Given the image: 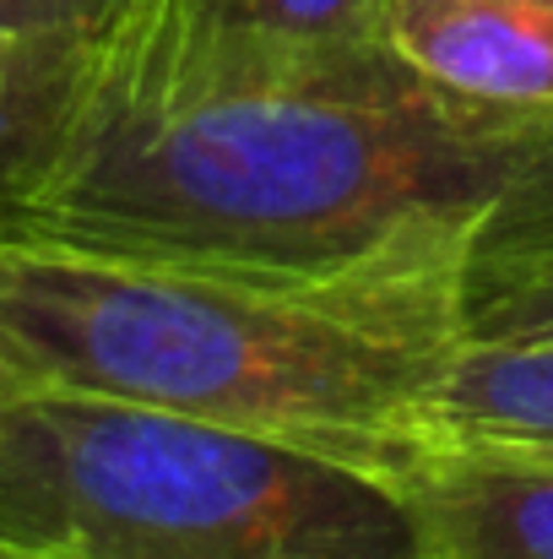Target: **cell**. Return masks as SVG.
Instances as JSON below:
<instances>
[{
  "mask_svg": "<svg viewBox=\"0 0 553 559\" xmlns=\"http://www.w3.org/2000/svg\"><path fill=\"white\" fill-rule=\"evenodd\" d=\"M467 337L553 343V250L494 261L467 283Z\"/></svg>",
  "mask_w": 553,
  "mask_h": 559,
  "instance_id": "cell-9",
  "label": "cell"
},
{
  "mask_svg": "<svg viewBox=\"0 0 553 559\" xmlns=\"http://www.w3.org/2000/svg\"><path fill=\"white\" fill-rule=\"evenodd\" d=\"M11 385H16V380H11V374H5V365H0V396H5Z\"/></svg>",
  "mask_w": 553,
  "mask_h": 559,
  "instance_id": "cell-11",
  "label": "cell"
},
{
  "mask_svg": "<svg viewBox=\"0 0 553 559\" xmlns=\"http://www.w3.org/2000/svg\"><path fill=\"white\" fill-rule=\"evenodd\" d=\"M440 559H553V451L412 440L380 467Z\"/></svg>",
  "mask_w": 553,
  "mask_h": 559,
  "instance_id": "cell-5",
  "label": "cell"
},
{
  "mask_svg": "<svg viewBox=\"0 0 553 559\" xmlns=\"http://www.w3.org/2000/svg\"><path fill=\"white\" fill-rule=\"evenodd\" d=\"M131 0H0V38H44V33H109Z\"/></svg>",
  "mask_w": 553,
  "mask_h": 559,
  "instance_id": "cell-10",
  "label": "cell"
},
{
  "mask_svg": "<svg viewBox=\"0 0 553 559\" xmlns=\"http://www.w3.org/2000/svg\"><path fill=\"white\" fill-rule=\"evenodd\" d=\"M0 559H33V555H16V549H0Z\"/></svg>",
  "mask_w": 553,
  "mask_h": 559,
  "instance_id": "cell-12",
  "label": "cell"
},
{
  "mask_svg": "<svg viewBox=\"0 0 553 559\" xmlns=\"http://www.w3.org/2000/svg\"><path fill=\"white\" fill-rule=\"evenodd\" d=\"M385 38L450 93L553 115V0H385Z\"/></svg>",
  "mask_w": 553,
  "mask_h": 559,
  "instance_id": "cell-6",
  "label": "cell"
},
{
  "mask_svg": "<svg viewBox=\"0 0 553 559\" xmlns=\"http://www.w3.org/2000/svg\"><path fill=\"white\" fill-rule=\"evenodd\" d=\"M11 239L282 277H472L553 250V115L450 93L390 38L195 109L82 104Z\"/></svg>",
  "mask_w": 553,
  "mask_h": 559,
  "instance_id": "cell-1",
  "label": "cell"
},
{
  "mask_svg": "<svg viewBox=\"0 0 553 559\" xmlns=\"http://www.w3.org/2000/svg\"><path fill=\"white\" fill-rule=\"evenodd\" d=\"M467 283L282 277L0 245V365L16 385L120 396L277 435L359 467L412 445L467 337Z\"/></svg>",
  "mask_w": 553,
  "mask_h": 559,
  "instance_id": "cell-2",
  "label": "cell"
},
{
  "mask_svg": "<svg viewBox=\"0 0 553 559\" xmlns=\"http://www.w3.org/2000/svg\"><path fill=\"white\" fill-rule=\"evenodd\" d=\"M412 440L553 451V343L461 337L418 402Z\"/></svg>",
  "mask_w": 553,
  "mask_h": 559,
  "instance_id": "cell-8",
  "label": "cell"
},
{
  "mask_svg": "<svg viewBox=\"0 0 553 559\" xmlns=\"http://www.w3.org/2000/svg\"><path fill=\"white\" fill-rule=\"evenodd\" d=\"M104 38V33H98ZM93 33L0 38V245L55 169L98 60Z\"/></svg>",
  "mask_w": 553,
  "mask_h": 559,
  "instance_id": "cell-7",
  "label": "cell"
},
{
  "mask_svg": "<svg viewBox=\"0 0 553 559\" xmlns=\"http://www.w3.org/2000/svg\"><path fill=\"white\" fill-rule=\"evenodd\" d=\"M385 38V0H131L98 38L87 109L169 115L304 82Z\"/></svg>",
  "mask_w": 553,
  "mask_h": 559,
  "instance_id": "cell-4",
  "label": "cell"
},
{
  "mask_svg": "<svg viewBox=\"0 0 553 559\" xmlns=\"http://www.w3.org/2000/svg\"><path fill=\"white\" fill-rule=\"evenodd\" d=\"M0 549L33 559H429L401 489L359 462L175 407L11 385Z\"/></svg>",
  "mask_w": 553,
  "mask_h": 559,
  "instance_id": "cell-3",
  "label": "cell"
},
{
  "mask_svg": "<svg viewBox=\"0 0 553 559\" xmlns=\"http://www.w3.org/2000/svg\"><path fill=\"white\" fill-rule=\"evenodd\" d=\"M429 559H440V555H429Z\"/></svg>",
  "mask_w": 553,
  "mask_h": 559,
  "instance_id": "cell-13",
  "label": "cell"
}]
</instances>
